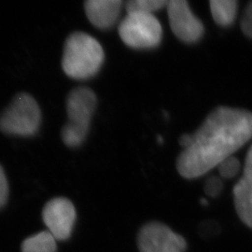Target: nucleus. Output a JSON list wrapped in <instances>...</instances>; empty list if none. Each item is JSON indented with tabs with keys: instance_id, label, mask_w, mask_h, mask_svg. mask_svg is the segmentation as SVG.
Wrapping results in <instances>:
<instances>
[{
	"instance_id": "obj_11",
	"label": "nucleus",
	"mask_w": 252,
	"mask_h": 252,
	"mask_svg": "<svg viewBox=\"0 0 252 252\" xmlns=\"http://www.w3.org/2000/svg\"><path fill=\"white\" fill-rule=\"evenodd\" d=\"M209 5L212 17L219 26L229 27L234 23L237 14V1L211 0Z\"/></svg>"
},
{
	"instance_id": "obj_2",
	"label": "nucleus",
	"mask_w": 252,
	"mask_h": 252,
	"mask_svg": "<svg viewBox=\"0 0 252 252\" xmlns=\"http://www.w3.org/2000/svg\"><path fill=\"white\" fill-rule=\"evenodd\" d=\"M105 54L99 42L83 32H74L65 40L62 67L74 80H86L95 76L104 63Z\"/></svg>"
},
{
	"instance_id": "obj_12",
	"label": "nucleus",
	"mask_w": 252,
	"mask_h": 252,
	"mask_svg": "<svg viewBox=\"0 0 252 252\" xmlns=\"http://www.w3.org/2000/svg\"><path fill=\"white\" fill-rule=\"evenodd\" d=\"M56 241L49 231H43L27 238L22 244V252H56Z\"/></svg>"
},
{
	"instance_id": "obj_1",
	"label": "nucleus",
	"mask_w": 252,
	"mask_h": 252,
	"mask_svg": "<svg viewBox=\"0 0 252 252\" xmlns=\"http://www.w3.org/2000/svg\"><path fill=\"white\" fill-rule=\"evenodd\" d=\"M252 138V112L219 107L209 113L178 160L180 176L193 180L217 168Z\"/></svg>"
},
{
	"instance_id": "obj_8",
	"label": "nucleus",
	"mask_w": 252,
	"mask_h": 252,
	"mask_svg": "<svg viewBox=\"0 0 252 252\" xmlns=\"http://www.w3.org/2000/svg\"><path fill=\"white\" fill-rule=\"evenodd\" d=\"M76 216V209L72 202L63 197L50 200L42 211V219L48 231L59 241L70 237Z\"/></svg>"
},
{
	"instance_id": "obj_6",
	"label": "nucleus",
	"mask_w": 252,
	"mask_h": 252,
	"mask_svg": "<svg viewBox=\"0 0 252 252\" xmlns=\"http://www.w3.org/2000/svg\"><path fill=\"white\" fill-rule=\"evenodd\" d=\"M137 247L140 252H184L187 243L183 236L172 231L168 226L152 221L139 230Z\"/></svg>"
},
{
	"instance_id": "obj_9",
	"label": "nucleus",
	"mask_w": 252,
	"mask_h": 252,
	"mask_svg": "<svg viewBox=\"0 0 252 252\" xmlns=\"http://www.w3.org/2000/svg\"><path fill=\"white\" fill-rule=\"evenodd\" d=\"M233 194L237 215L252 229V145L246 156L243 176L234 185Z\"/></svg>"
},
{
	"instance_id": "obj_18",
	"label": "nucleus",
	"mask_w": 252,
	"mask_h": 252,
	"mask_svg": "<svg viewBox=\"0 0 252 252\" xmlns=\"http://www.w3.org/2000/svg\"><path fill=\"white\" fill-rule=\"evenodd\" d=\"M190 142H191V135L186 134V135H181L180 138V145L183 149L188 148Z\"/></svg>"
},
{
	"instance_id": "obj_4",
	"label": "nucleus",
	"mask_w": 252,
	"mask_h": 252,
	"mask_svg": "<svg viewBox=\"0 0 252 252\" xmlns=\"http://www.w3.org/2000/svg\"><path fill=\"white\" fill-rule=\"evenodd\" d=\"M41 122L38 104L30 94H17L0 115V130L9 135L30 136L37 132Z\"/></svg>"
},
{
	"instance_id": "obj_13",
	"label": "nucleus",
	"mask_w": 252,
	"mask_h": 252,
	"mask_svg": "<svg viewBox=\"0 0 252 252\" xmlns=\"http://www.w3.org/2000/svg\"><path fill=\"white\" fill-rule=\"evenodd\" d=\"M165 0H130L126 4L127 13L153 14L167 6Z\"/></svg>"
},
{
	"instance_id": "obj_15",
	"label": "nucleus",
	"mask_w": 252,
	"mask_h": 252,
	"mask_svg": "<svg viewBox=\"0 0 252 252\" xmlns=\"http://www.w3.org/2000/svg\"><path fill=\"white\" fill-rule=\"evenodd\" d=\"M222 189H223V182L220 177L212 176L208 178L205 182L204 190L207 196L211 198L218 197L221 193Z\"/></svg>"
},
{
	"instance_id": "obj_14",
	"label": "nucleus",
	"mask_w": 252,
	"mask_h": 252,
	"mask_svg": "<svg viewBox=\"0 0 252 252\" xmlns=\"http://www.w3.org/2000/svg\"><path fill=\"white\" fill-rule=\"evenodd\" d=\"M217 169L221 179L231 180L240 172L241 162L236 157L231 156L220 162L217 166Z\"/></svg>"
},
{
	"instance_id": "obj_3",
	"label": "nucleus",
	"mask_w": 252,
	"mask_h": 252,
	"mask_svg": "<svg viewBox=\"0 0 252 252\" xmlns=\"http://www.w3.org/2000/svg\"><path fill=\"white\" fill-rule=\"evenodd\" d=\"M96 104V96L89 88L80 87L69 93L66 98L68 121L61 133L62 140L67 147L76 148L84 142Z\"/></svg>"
},
{
	"instance_id": "obj_17",
	"label": "nucleus",
	"mask_w": 252,
	"mask_h": 252,
	"mask_svg": "<svg viewBox=\"0 0 252 252\" xmlns=\"http://www.w3.org/2000/svg\"><path fill=\"white\" fill-rule=\"evenodd\" d=\"M9 196V184L5 172L0 165V208L5 206Z\"/></svg>"
},
{
	"instance_id": "obj_19",
	"label": "nucleus",
	"mask_w": 252,
	"mask_h": 252,
	"mask_svg": "<svg viewBox=\"0 0 252 252\" xmlns=\"http://www.w3.org/2000/svg\"><path fill=\"white\" fill-rule=\"evenodd\" d=\"M201 202H202V204H203V205H207V200H205V199H202V200H201Z\"/></svg>"
},
{
	"instance_id": "obj_10",
	"label": "nucleus",
	"mask_w": 252,
	"mask_h": 252,
	"mask_svg": "<svg viewBox=\"0 0 252 252\" xmlns=\"http://www.w3.org/2000/svg\"><path fill=\"white\" fill-rule=\"evenodd\" d=\"M123 5L122 0H88L84 4V9L93 26L108 29L116 23Z\"/></svg>"
},
{
	"instance_id": "obj_7",
	"label": "nucleus",
	"mask_w": 252,
	"mask_h": 252,
	"mask_svg": "<svg viewBox=\"0 0 252 252\" xmlns=\"http://www.w3.org/2000/svg\"><path fill=\"white\" fill-rule=\"evenodd\" d=\"M172 32L181 41L195 43L205 32L202 22L191 11L185 0H170L166 6Z\"/></svg>"
},
{
	"instance_id": "obj_16",
	"label": "nucleus",
	"mask_w": 252,
	"mask_h": 252,
	"mask_svg": "<svg viewBox=\"0 0 252 252\" xmlns=\"http://www.w3.org/2000/svg\"><path fill=\"white\" fill-rule=\"evenodd\" d=\"M240 25L244 34L252 39V1L248 4L244 10Z\"/></svg>"
},
{
	"instance_id": "obj_5",
	"label": "nucleus",
	"mask_w": 252,
	"mask_h": 252,
	"mask_svg": "<svg viewBox=\"0 0 252 252\" xmlns=\"http://www.w3.org/2000/svg\"><path fill=\"white\" fill-rule=\"evenodd\" d=\"M119 35L130 48L153 49L162 40V28L159 20L153 14L127 13L119 26Z\"/></svg>"
}]
</instances>
